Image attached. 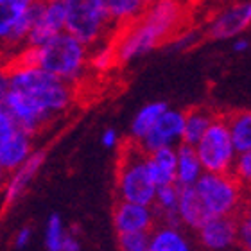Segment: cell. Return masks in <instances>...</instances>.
Masks as SVG:
<instances>
[{"label": "cell", "mask_w": 251, "mask_h": 251, "mask_svg": "<svg viewBox=\"0 0 251 251\" xmlns=\"http://www.w3.org/2000/svg\"><path fill=\"white\" fill-rule=\"evenodd\" d=\"M178 198H179V187L176 183L156 187L154 199H152V204H151L152 210H154V215L165 214V212H176Z\"/></svg>", "instance_id": "obj_25"}, {"label": "cell", "mask_w": 251, "mask_h": 251, "mask_svg": "<svg viewBox=\"0 0 251 251\" xmlns=\"http://www.w3.org/2000/svg\"><path fill=\"white\" fill-rule=\"evenodd\" d=\"M176 214L179 217V223L183 226L192 228V230H198L204 221L210 219V214L206 212L203 201H201L194 187H179Z\"/></svg>", "instance_id": "obj_17"}, {"label": "cell", "mask_w": 251, "mask_h": 251, "mask_svg": "<svg viewBox=\"0 0 251 251\" xmlns=\"http://www.w3.org/2000/svg\"><path fill=\"white\" fill-rule=\"evenodd\" d=\"M95 50L88 54V67H92L97 72H106L117 63V54L113 43H97L94 45Z\"/></svg>", "instance_id": "obj_26"}, {"label": "cell", "mask_w": 251, "mask_h": 251, "mask_svg": "<svg viewBox=\"0 0 251 251\" xmlns=\"http://www.w3.org/2000/svg\"><path fill=\"white\" fill-rule=\"evenodd\" d=\"M65 31L63 0H42L40 11L25 38V47H40Z\"/></svg>", "instance_id": "obj_8"}, {"label": "cell", "mask_w": 251, "mask_h": 251, "mask_svg": "<svg viewBox=\"0 0 251 251\" xmlns=\"http://www.w3.org/2000/svg\"><path fill=\"white\" fill-rule=\"evenodd\" d=\"M7 94H9V77H7V70H2V68H0V110L4 108Z\"/></svg>", "instance_id": "obj_35"}, {"label": "cell", "mask_w": 251, "mask_h": 251, "mask_svg": "<svg viewBox=\"0 0 251 251\" xmlns=\"http://www.w3.org/2000/svg\"><path fill=\"white\" fill-rule=\"evenodd\" d=\"M104 4L113 25H129L146 11L142 0H104Z\"/></svg>", "instance_id": "obj_22"}, {"label": "cell", "mask_w": 251, "mask_h": 251, "mask_svg": "<svg viewBox=\"0 0 251 251\" xmlns=\"http://www.w3.org/2000/svg\"><path fill=\"white\" fill-rule=\"evenodd\" d=\"M235 217H210L204 221L198 228L201 244L210 251H225L237 244Z\"/></svg>", "instance_id": "obj_13"}, {"label": "cell", "mask_w": 251, "mask_h": 251, "mask_svg": "<svg viewBox=\"0 0 251 251\" xmlns=\"http://www.w3.org/2000/svg\"><path fill=\"white\" fill-rule=\"evenodd\" d=\"M9 88L27 95L40 104L49 115L54 117L70 108L74 100V88L52 74L45 72L36 65L16 63L7 70Z\"/></svg>", "instance_id": "obj_2"}, {"label": "cell", "mask_w": 251, "mask_h": 251, "mask_svg": "<svg viewBox=\"0 0 251 251\" xmlns=\"http://www.w3.org/2000/svg\"><path fill=\"white\" fill-rule=\"evenodd\" d=\"M4 108L11 115V119L15 121L16 127L29 136L38 133L43 126L52 119L47 111L43 110L42 106L36 104L32 99H29L27 95L20 94V92H15V90L11 88L7 97H5Z\"/></svg>", "instance_id": "obj_10"}, {"label": "cell", "mask_w": 251, "mask_h": 251, "mask_svg": "<svg viewBox=\"0 0 251 251\" xmlns=\"http://www.w3.org/2000/svg\"><path fill=\"white\" fill-rule=\"evenodd\" d=\"M5 179H7V174H5L4 171H2V167H0V188L5 185Z\"/></svg>", "instance_id": "obj_38"}, {"label": "cell", "mask_w": 251, "mask_h": 251, "mask_svg": "<svg viewBox=\"0 0 251 251\" xmlns=\"http://www.w3.org/2000/svg\"><path fill=\"white\" fill-rule=\"evenodd\" d=\"M31 237H32V230L29 228V226L20 228L15 235V246L16 248H25L27 244H29V241H31Z\"/></svg>", "instance_id": "obj_34"}, {"label": "cell", "mask_w": 251, "mask_h": 251, "mask_svg": "<svg viewBox=\"0 0 251 251\" xmlns=\"http://www.w3.org/2000/svg\"><path fill=\"white\" fill-rule=\"evenodd\" d=\"M151 231H129L119 233V251H147Z\"/></svg>", "instance_id": "obj_28"}, {"label": "cell", "mask_w": 251, "mask_h": 251, "mask_svg": "<svg viewBox=\"0 0 251 251\" xmlns=\"http://www.w3.org/2000/svg\"><path fill=\"white\" fill-rule=\"evenodd\" d=\"M65 226L58 214H52L47 221L45 228V246L49 251H61L63 239H65Z\"/></svg>", "instance_id": "obj_27"}, {"label": "cell", "mask_w": 251, "mask_h": 251, "mask_svg": "<svg viewBox=\"0 0 251 251\" xmlns=\"http://www.w3.org/2000/svg\"><path fill=\"white\" fill-rule=\"evenodd\" d=\"M251 24V4L248 0H239L226 5L210 20L206 34L212 40H231L248 31Z\"/></svg>", "instance_id": "obj_9"}, {"label": "cell", "mask_w": 251, "mask_h": 251, "mask_svg": "<svg viewBox=\"0 0 251 251\" xmlns=\"http://www.w3.org/2000/svg\"><path fill=\"white\" fill-rule=\"evenodd\" d=\"M194 146L179 144L176 147V185L178 187H194L199 176L203 174Z\"/></svg>", "instance_id": "obj_18"}, {"label": "cell", "mask_w": 251, "mask_h": 251, "mask_svg": "<svg viewBox=\"0 0 251 251\" xmlns=\"http://www.w3.org/2000/svg\"><path fill=\"white\" fill-rule=\"evenodd\" d=\"M113 225L117 233H129V231H151L156 225V215L151 204L121 201L113 210Z\"/></svg>", "instance_id": "obj_12"}, {"label": "cell", "mask_w": 251, "mask_h": 251, "mask_svg": "<svg viewBox=\"0 0 251 251\" xmlns=\"http://www.w3.org/2000/svg\"><path fill=\"white\" fill-rule=\"evenodd\" d=\"M147 251H192V246L179 228L158 226L151 230Z\"/></svg>", "instance_id": "obj_20"}, {"label": "cell", "mask_w": 251, "mask_h": 251, "mask_svg": "<svg viewBox=\"0 0 251 251\" xmlns=\"http://www.w3.org/2000/svg\"><path fill=\"white\" fill-rule=\"evenodd\" d=\"M100 142H102V146L108 147V149H113V147L119 146V133H117L113 127H108V129L102 131V135H100Z\"/></svg>", "instance_id": "obj_33"}, {"label": "cell", "mask_w": 251, "mask_h": 251, "mask_svg": "<svg viewBox=\"0 0 251 251\" xmlns=\"http://www.w3.org/2000/svg\"><path fill=\"white\" fill-rule=\"evenodd\" d=\"M90 49L68 32H59L40 47H25L16 63L36 65L67 83H77L88 68Z\"/></svg>", "instance_id": "obj_1"}, {"label": "cell", "mask_w": 251, "mask_h": 251, "mask_svg": "<svg viewBox=\"0 0 251 251\" xmlns=\"http://www.w3.org/2000/svg\"><path fill=\"white\" fill-rule=\"evenodd\" d=\"M183 18L185 9L179 0H158L154 4L147 5L136 24L152 42L160 45L165 40H171L179 31Z\"/></svg>", "instance_id": "obj_7"}, {"label": "cell", "mask_w": 251, "mask_h": 251, "mask_svg": "<svg viewBox=\"0 0 251 251\" xmlns=\"http://www.w3.org/2000/svg\"><path fill=\"white\" fill-rule=\"evenodd\" d=\"M16 131H18V127H16L15 121H13L9 113L5 111V108H2V110H0V140L9 138Z\"/></svg>", "instance_id": "obj_32"}, {"label": "cell", "mask_w": 251, "mask_h": 251, "mask_svg": "<svg viewBox=\"0 0 251 251\" xmlns=\"http://www.w3.org/2000/svg\"><path fill=\"white\" fill-rule=\"evenodd\" d=\"M194 149L204 173H230L237 151L231 144L225 117H215Z\"/></svg>", "instance_id": "obj_6"}, {"label": "cell", "mask_w": 251, "mask_h": 251, "mask_svg": "<svg viewBox=\"0 0 251 251\" xmlns=\"http://www.w3.org/2000/svg\"><path fill=\"white\" fill-rule=\"evenodd\" d=\"M31 138L32 136L18 129L9 138L0 140V167L5 174L13 173L29 158V154L32 152Z\"/></svg>", "instance_id": "obj_15"}, {"label": "cell", "mask_w": 251, "mask_h": 251, "mask_svg": "<svg viewBox=\"0 0 251 251\" xmlns=\"http://www.w3.org/2000/svg\"><path fill=\"white\" fill-rule=\"evenodd\" d=\"M230 174L237 179V181H241L242 185L250 183V179H251V151L237 152Z\"/></svg>", "instance_id": "obj_29"}, {"label": "cell", "mask_w": 251, "mask_h": 251, "mask_svg": "<svg viewBox=\"0 0 251 251\" xmlns=\"http://www.w3.org/2000/svg\"><path fill=\"white\" fill-rule=\"evenodd\" d=\"M43 162H45V151H32L20 167H16L13 173H9V179H5L4 185L7 201H15L16 198H20V194L38 174Z\"/></svg>", "instance_id": "obj_16"}, {"label": "cell", "mask_w": 251, "mask_h": 251, "mask_svg": "<svg viewBox=\"0 0 251 251\" xmlns=\"http://www.w3.org/2000/svg\"><path fill=\"white\" fill-rule=\"evenodd\" d=\"M146 165L152 183L160 185L176 183V147H160L156 151L146 152Z\"/></svg>", "instance_id": "obj_14"}, {"label": "cell", "mask_w": 251, "mask_h": 251, "mask_svg": "<svg viewBox=\"0 0 251 251\" xmlns=\"http://www.w3.org/2000/svg\"><path fill=\"white\" fill-rule=\"evenodd\" d=\"M194 188L210 217H235L244 210V185L230 173H203Z\"/></svg>", "instance_id": "obj_4"}, {"label": "cell", "mask_w": 251, "mask_h": 251, "mask_svg": "<svg viewBox=\"0 0 251 251\" xmlns=\"http://www.w3.org/2000/svg\"><path fill=\"white\" fill-rule=\"evenodd\" d=\"M181 131H183V111L167 108L160 115L156 124L152 126V129L138 142V146L144 152L156 151L160 147H176V144L181 142Z\"/></svg>", "instance_id": "obj_11"}, {"label": "cell", "mask_w": 251, "mask_h": 251, "mask_svg": "<svg viewBox=\"0 0 251 251\" xmlns=\"http://www.w3.org/2000/svg\"><path fill=\"white\" fill-rule=\"evenodd\" d=\"M226 126L237 152L251 151V113L248 110L226 115Z\"/></svg>", "instance_id": "obj_21"}, {"label": "cell", "mask_w": 251, "mask_h": 251, "mask_svg": "<svg viewBox=\"0 0 251 251\" xmlns=\"http://www.w3.org/2000/svg\"><path fill=\"white\" fill-rule=\"evenodd\" d=\"M215 113L206 108H192L190 111L183 113V131H181V142L187 146H196L201 136L206 133L210 124L214 122Z\"/></svg>", "instance_id": "obj_19"}, {"label": "cell", "mask_w": 251, "mask_h": 251, "mask_svg": "<svg viewBox=\"0 0 251 251\" xmlns=\"http://www.w3.org/2000/svg\"><path fill=\"white\" fill-rule=\"evenodd\" d=\"M171 40H173L174 50H185V49H190L194 43L198 42L199 34L196 31H187V32H181V34H174Z\"/></svg>", "instance_id": "obj_31"}, {"label": "cell", "mask_w": 251, "mask_h": 251, "mask_svg": "<svg viewBox=\"0 0 251 251\" xmlns=\"http://www.w3.org/2000/svg\"><path fill=\"white\" fill-rule=\"evenodd\" d=\"M32 2L36 0H0V43L7 42L16 20Z\"/></svg>", "instance_id": "obj_24"}, {"label": "cell", "mask_w": 251, "mask_h": 251, "mask_svg": "<svg viewBox=\"0 0 251 251\" xmlns=\"http://www.w3.org/2000/svg\"><path fill=\"white\" fill-rule=\"evenodd\" d=\"M117 196L121 201L152 204L156 185L146 165V152L136 142L126 144L117 163Z\"/></svg>", "instance_id": "obj_3"}, {"label": "cell", "mask_w": 251, "mask_h": 251, "mask_svg": "<svg viewBox=\"0 0 251 251\" xmlns=\"http://www.w3.org/2000/svg\"><path fill=\"white\" fill-rule=\"evenodd\" d=\"M169 106L165 102H149L144 108H140V111L136 113L133 122H131V136H133V142L138 144L152 129V126L156 124L160 115Z\"/></svg>", "instance_id": "obj_23"}, {"label": "cell", "mask_w": 251, "mask_h": 251, "mask_svg": "<svg viewBox=\"0 0 251 251\" xmlns=\"http://www.w3.org/2000/svg\"><path fill=\"white\" fill-rule=\"evenodd\" d=\"M235 219H237V226H235L237 242H239L246 251H250L251 250V219H250V215L244 214V210H242Z\"/></svg>", "instance_id": "obj_30"}, {"label": "cell", "mask_w": 251, "mask_h": 251, "mask_svg": "<svg viewBox=\"0 0 251 251\" xmlns=\"http://www.w3.org/2000/svg\"><path fill=\"white\" fill-rule=\"evenodd\" d=\"M65 32L77 38L86 47L104 40L111 24L104 0H63Z\"/></svg>", "instance_id": "obj_5"}, {"label": "cell", "mask_w": 251, "mask_h": 251, "mask_svg": "<svg viewBox=\"0 0 251 251\" xmlns=\"http://www.w3.org/2000/svg\"><path fill=\"white\" fill-rule=\"evenodd\" d=\"M248 49H250V40L248 38H244V36H237V38H233V50L235 52H246Z\"/></svg>", "instance_id": "obj_37"}, {"label": "cell", "mask_w": 251, "mask_h": 251, "mask_svg": "<svg viewBox=\"0 0 251 251\" xmlns=\"http://www.w3.org/2000/svg\"><path fill=\"white\" fill-rule=\"evenodd\" d=\"M61 251H81V244H79L77 237H74L72 233H65Z\"/></svg>", "instance_id": "obj_36"}, {"label": "cell", "mask_w": 251, "mask_h": 251, "mask_svg": "<svg viewBox=\"0 0 251 251\" xmlns=\"http://www.w3.org/2000/svg\"><path fill=\"white\" fill-rule=\"evenodd\" d=\"M142 2H144V5H151V4H154V2H158V0H142Z\"/></svg>", "instance_id": "obj_39"}]
</instances>
